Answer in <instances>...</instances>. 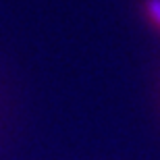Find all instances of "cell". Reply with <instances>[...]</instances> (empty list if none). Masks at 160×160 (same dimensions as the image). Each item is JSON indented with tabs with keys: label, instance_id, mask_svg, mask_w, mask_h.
<instances>
[{
	"label": "cell",
	"instance_id": "cell-1",
	"mask_svg": "<svg viewBox=\"0 0 160 160\" xmlns=\"http://www.w3.org/2000/svg\"><path fill=\"white\" fill-rule=\"evenodd\" d=\"M142 15L146 23L160 36V0H142Z\"/></svg>",
	"mask_w": 160,
	"mask_h": 160
}]
</instances>
